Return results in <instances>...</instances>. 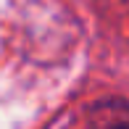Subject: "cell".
I'll return each instance as SVG.
<instances>
[{
	"instance_id": "6da1fadb",
	"label": "cell",
	"mask_w": 129,
	"mask_h": 129,
	"mask_svg": "<svg viewBox=\"0 0 129 129\" xmlns=\"http://www.w3.org/2000/svg\"><path fill=\"white\" fill-rule=\"evenodd\" d=\"M90 129H129V103L103 100L90 111Z\"/></svg>"
}]
</instances>
